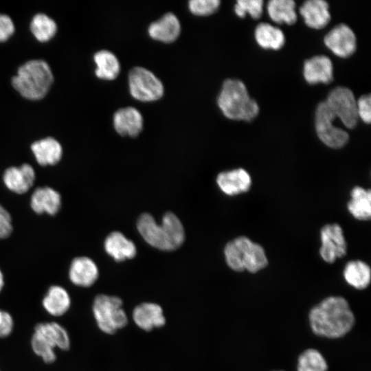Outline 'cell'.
Segmentation results:
<instances>
[{
  "mask_svg": "<svg viewBox=\"0 0 371 371\" xmlns=\"http://www.w3.org/2000/svg\"><path fill=\"white\" fill-rule=\"evenodd\" d=\"M227 265L234 271L256 273L268 263L262 247L245 236L229 242L224 250Z\"/></svg>",
  "mask_w": 371,
  "mask_h": 371,
  "instance_id": "obj_5",
  "label": "cell"
},
{
  "mask_svg": "<svg viewBox=\"0 0 371 371\" xmlns=\"http://www.w3.org/2000/svg\"><path fill=\"white\" fill-rule=\"evenodd\" d=\"M128 85L131 95L142 102H152L164 94L161 82L150 71L136 67L128 74Z\"/></svg>",
  "mask_w": 371,
  "mask_h": 371,
  "instance_id": "obj_8",
  "label": "cell"
},
{
  "mask_svg": "<svg viewBox=\"0 0 371 371\" xmlns=\"http://www.w3.org/2000/svg\"><path fill=\"white\" fill-rule=\"evenodd\" d=\"M267 8L270 19L277 23L293 25L297 21L295 3L292 0H271Z\"/></svg>",
  "mask_w": 371,
  "mask_h": 371,
  "instance_id": "obj_27",
  "label": "cell"
},
{
  "mask_svg": "<svg viewBox=\"0 0 371 371\" xmlns=\"http://www.w3.org/2000/svg\"><path fill=\"white\" fill-rule=\"evenodd\" d=\"M148 32L152 38L169 43L179 37L181 25L175 14L167 13L157 21L152 23L148 27Z\"/></svg>",
  "mask_w": 371,
  "mask_h": 371,
  "instance_id": "obj_22",
  "label": "cell"
},
{
  "mask_svg": "<svg viewBox=\"0 0 371 371\" xmlns=\"http://www.w3.org/2000/svg\"><path fill=\"white\" fill-rule=\"evenodd\" d=\"M30 30L38 41L46 42L54 36L57 26L55 21L48 16L38 14L32 20Z\"/></svg>",
  "mask_w": 371,
  "mask_h": 371,
  "instance_id": "obj_30",
  "label": "cell"
},
{
  "mask_svg": "<svg viewBox=\"0 0 371 371\" xmlns=\"http://www.w3.org/2000/svg\"><path fill=\"white\" fill-rule=\"evenodd\" d=\"M216 182L225 194L233 196L248 191L251 179L245 170L238 168L221 172L217 176Z\"/></svg>",
  "mask_w": 371,
  "mask_h": 371,
  "instance_id": "obj_20",
  "label": "cell"
},
{
  "mask_svg": "<svg viewBox=\"0 0 371 371\" xmlns=\"http://www.w3.org/2000/svg\"><path fill=\"white\" fill-rule=\"evenodd\" d=\"M370 190L361 187H355L351 192V199L348 203V209L357 219L367 221L371 216Z\"/></svg>",
  "mask_w": 371,
  "mask_h": 371,
  "instance_id": "obj_26",
  "label": "cell"
},
{
  "mask_svg": "<svg viewBox=\"0 0 371 371\" xmlns=\"http://www.w3.org/2000/svg\"><path fill=\"white\" fill-rule=\"evenodd\" d=\"M4 286V276L1 269H0V292Z\"/></svg>",
  "mask_w": 371,
  "mask_h": 371,
  "instance_id": "obj_38",
  "label": "cell"
},
{
  "mask_svg": "<svg viewBox=\"0 0 371 371\" xmlns=\"http://www.w3.org/2000/svg\"><path fill=\"white\" fill-rule=\"evenodd\" d=\"M98 268L95 262L87 256L75 257L69 267V278L75 285L89 287L98 280Z\"/></svg>",
  "mask_w": 371,
  "mask_h": 371,
  "instance_id": "obj_16",
  "label": "cell"
},
{
  "mask_svg": "<svg viewBox=\"0 0 371 371\" xmlns=\"http://www.w3.org/2000/svg\"><path fill=\"white\" fill-rule=\"evenodd\" d=\"M263 3L262 0H238L234 5V12L240 18L248 14L253 19H258L262 16Z\"/></svg>",
  "mask_w": 371,
  "mask_h": 371,
  "instance_id": "obj_32",
  "label": "cell"
},
{
  "mask_svg": "<svg viewBox=\"0 0 371 371\" xmlns=\"http://www.w3.org/2000/svg\"><path fill=\"white\" fill-rule=\"evenodd\" d=\"M42 304L48 313L53 316H60L69 308L71 298L65 288L52 285L48 289Z\"/></svg>",
  "mask_w": 371,
  "mask_h": 371,
  "instance_id": "obj_24",
  "label": "cell"
},
{
  "mask_svg": "<svg viewBox=\"0 0 371 371\" xmlns=\"http://www.w3.org/2000/svg\"><path fill=\"white\" fill-rule=\"evenodd\" d=\"M306 25L313 29L325 27L330 21L328 3L323 0H308L300 8Z\"/></svg>",
  "mask_w": 371,
  "mask_h": 371,
  "instance_id": "obj_18",
  "label": "cell"
},
{
  "mask_svg": "<svg viewBox=\"0 0 371 371\" xmlns=\"http://www.w3.org/2000/svg\"><path fill=\"white\" fill-rule=\"evenodd\" d=\"M12 232V216L8 210L0 203V240L8 238Z\"/></svg>",
  "mask_w": 371,
  "mask_h": 371,
  "instance_id": "obj_34",
  "label": "cell"
},
{
  "mask_svg": "<svg viewBox=\"0 0 371 371\" xmlns=\"http://www.w3.org/2000/svg\"><path fill=\"white\" fill-rule=\"evenodd\" d=\"M92 311L98 327L106 334H114L128 324L123 301L117 296L98 295L94 298Z\"/></svg>",
  "mask_w": 371,
  "mask_h": 371,
  "instance_id": "obj_7",
  "label": "cell"
},
{
  "mask_svg": "<svg viewBox=\"0 0 371 371\" xmlns=\"http://www.w3.org/2000/svg\"><path fill=\"white\" fill-rule=\"evenodd\" d=\"M303 75L310 85L329 84L333 80V63L326 56H315L304 62Z\"/></svg>",
  "mask_w": 371,
  "mask_h": 371,
  "instance_id": "obj_17",
  "label": "cell"
},
{
  "mask_svg": "<svg viewBox=\"0 0 371 371\" xmlns=\"http://www.w3.org/2000/svg\"><path fill=\"white\" fill-rule=\"evenodd\" d=\"M104 247L106 252L117 262L133 258L136 254L135 244L120 232L109 234Z\"/></svg>",
  "mask_w": 371,
  "mask_h": 371,
  "instance_id": "obj_23",
  "label": "cell"
},
{
  "mask_svg": "<svg viewBox=\"0 0 371 371\" xmlns=\"http://www.w3.org/2000/svg\"><path fill=\"white\" fill-rule=\"evenodd\" d=\"M217 102L223 115L233 120L250 122L259 113L258 103L249 96L245 84L236 79L223 82Z\"/></svg>",
  "mask_w": 371,
  "mask_h": 371,
  "instance_id": "obj_3",
  "label": "cell"
},
{
  "mask_svg": "<svg viewBox=\"0 0 371 371\" xmlns=\"http://www.w3.org/2000/svg\"><path fill=\"white\" fill-rule=\"evenodd\" d=\"M14 32V25L10 16L0 14V42L8 40Z\"/></svg>",
  "mask_w": 371,
  "mask_h": 371,
  "instance_id": "obj_36",
  "label": "cell"
},
{
  "mask_svg": "<svg viewBox=\"0 0 371 371\" xmlns=\"http://www.w3.org/2000/svg\"><path fill=\"white\" fill-rule=\"evenodd\" d=\"M328 365L324 356L317 350H304L297 361V371H327Z\"/></svg>",
  "mask_w": 371,
  "mask_h": 371,
  "instance_id": "obj_31",
  "label": "cell"
},
{
  "mask_svg": "<svg viewBox=\"0 0 371 371\" xmlns=\"http://www.w3.org/2000/svg\"><path fill=\"white\" fill-rule=\"evenodd\" d=\"M2 180L8 190L16 194H23L34 186L36 171L33 166L27 163L19 166H10L3 171Z\"/></svg>",
  "mask_w": 371,
  "mask_h": 371,
  "instance_id": "obj_13",
  "label": "cell"
},
{
  "mask_svg": "<svg viewBox=\"0 0 371 371\" xmlns=\"http://www.w3.org/2000/svg\"><path fill=\"white\" fill-rule=\"evenodd\" d=\"M131 317L135 324L144 331L161 328L166 322L161 306L152 302H144L135 306Z\"/></svg>",
  "mask_w": 371,
  "mask_h": 371,
  "instance_id": "obj_14",
  "label": "cell"
},
{
  "mask_svg": "<svg viewBox=\"0 0 371 371\" xmlns=\"http://www.w3.org/2000/svg\"><path fill=\"white\" fill-rule=\"evenodd\" d=\"M137 228L147 243L164 251L177 249L185 239L181 222L175 214L170 212L164 214L160 225L150 214H142L137 219Z\"/></svg>",
  "mask_w": 371,
  "mask_h": 371,
  "instance_id": "obj_2",
  "label": "cell"
},
{
  "mask_svg": "<svg viewBox=\"0 0 371 371\" xmlns=\"http://www.w3.org/2000/svg\"><path fill=\"white\" fill-rule=\"evenodd\" d=\"M221 1L218 0H192L188 3L190 12L197 16H207L215 12Z\"/></svg>",
  "mask_w": 371,
  "mask_h": 371,
  "instance_id": "obj_33",
  "label": "cell"
},
{
  "mask_svg": "<svg viewBox=\"0 0 371 371\" xmlns=\"http://www.w3.org/2000/svg\"><path fill=\"white\" fill-rule=\"evenodd\" d=\"M309 321L315 334L335 339L344 336L352 329L355 316L345 298L331 296L311 310Z\"/></svg>",
  "mask_w": 371,
  "mask_h": 371,
  "instance_id": "obj_1",
  "label": "cell"
},
{
  "mask_svg": "<svg viewBox=\"0 0 371 371\" xmlns=\"http://www.w3.org/2000/svg\"><path fill=\"white\" fill-rule=\"evenodd\" d=\"M344 277L350 286L357 289H364L370 282V269L362 261H350L344 268Z\"/></svg>",
  "mask_w": 371,
  "mask_h": 371,
  "instance_id": "obj_28",
  "label": "cell"
},
{
  "mask_svg": "<svg viewBox=\"0 0 371 371\" xmlns=\"http://www.w3.org/2000/svg\"><path fill=\"white\" fill-rule=\"evenodd\" d=\"M335 119V116L325 102H322L317 105L315 125L318 137L328 147L340 148L348 143L349 135L346 131L333 124Z\"/></svg>",
  "mask_w": 371,
  "mask_h": 371,
  "instance_id": "obj_9",
  "label": "cell"
},
{
  "mask_svg": "<svg viewBox=\"0 0 371 371\" xmlns=\"http://www.w3.org/2000/svg\"><path fill=\"white\" fill-rule=\"evenodd\" d=\"M97 68L95 74L103 80H112L116 78L120 73V66L116 56L109 51L101 50L93 56Z\"/></svg>",
  "mask_w": 371,
  "mask_h": 371,
  "instance_id": "obj_29",
  "label": "cell"
},
{
  "mask_svg": "<svg viewBox=\"0 0 371 371\" xmlns=\"http://www.w3.org/2000/svg\"><path fill=\"white\" fill-rule=\"evenodd\" d=\"M254 36L258 45L265 49L278 50L285 43L283 32L266 23H261L256 26Z\"/></svg>",
  "mask_w": 371,
  "mask_h": 371,
  "instance_id": "obj_25",
  "label": "cell"
},
{
  "mask_svg": "<svg viewBox=\"0 0 371 371\" xmlns=\"http://www.w3.org/2000/svg\"><path fill=\"white\" fill-rule=\"evenodd\" d=\"M31 150L36 162L41 166L57 164L63 154L61 144L51 137L34 142L31 145Z\"/></svg>",
  "mask_w": 371,
  "mask_h": 371,
  "instance_id": "obj_19",
  "label": "cell"
},
{
  "mask_svg": "<svg viewBox=\"0 0 371 371\" xmlns=\"http://www.w3.org/2000/svg\"><path fill=\"white\" fill-rule=\"evenodd\" d=\"M12 317L6 311L0 310V338L8 336L12 331Z\"/></svg>",
  "mask_w": 371,
  "mask_h": 371,
  "instance_id": "obj_37",
  "label": "cell"
},
{
  "mask_svg": "<svg viewBox=\"0 0 371 371\" xmlns=\"http://www.w3.org/2000/svg\"><path fill=\"white\" fill-rule=\"evenodd\" d=\"M322 246L319 250L322 259L328 263L346 254V243L341 227L338 224H328L321 229Z\"/></svg>",
  "mask_w": 371,
  "mask_h": 371,
  "instance_id": "obj_11",
  "label": "cell"
},
{
  "mask_svg": "<svg viewBox=\"0 0 371 371\" xmlns=\"http://www.w3.org/2000/svg\"><path fill=\"white\" fill-rule=\"evenodd\" d=\"M53 80L48 64L41 60H32L19 68L17 74L12 79V85L23 97L40 100L47 94Z\"/></svg>",
  "mask_w": 371,
  "mask_h": 371,
  "instance_id": "obj_4",
  "label": "cell"
},
{
  "mask_svg": "<svg viewBox=\"0 0 371 371\" xmlns=\"http://www.w3.org/2000/svg\"><path fill=\"white\" fill-rule=\"evenodd\" d=\"M113 125L116 132L120 135L136 137L142 130L143 118L136 109L126 107L115 112Z\"/></svg>",
  "mask_w": 371,
  "mask_h": 371,
  "instance_id": "obj_21",
  "label": "cell"
},
{
  "mask_svg": "<svg viewBox=\"0 0 371 371\" xmlns=\"http://www.w3.org/2000/svg\"><path fill=\"white\" fill-rule=\"evenodd\" d=\"M31 345L36 355L44 362H54L56 356L54 348L67 350L70 346V339L67 330L56 322L38 324L34 328Z\"/></svg>",
  "mask_w": 371,
  "mask_h": 371,
  "instance_id": "obj_6",
  "label": "cell"
},
{
  "mask_svg": "<svg viewBox=\"0 0 371 371\" xmlns=\"http://www.w3.org/2000/svg\"><path fill=\"white\" fill-rule=\"evenodd\" d=\"M325 45L336 56L348 58L357 49V38L352 29L341 23L334 27L324 36Z\"/></svg>",
  "mask_w": 371,
  "mask_h": 371,
  "instance_id": "obj_12",
  "label": "cell"
},
{
  "mask_svg": "<svg viewBox=\"0 0 371 371\" xmlns=\"http://www.w3.org/2000/svg\"><path fill=\"white\" fill-rule=\"evenodd\" d=\"M358 117L366 123L371 121V98L370 95H363L357 100Z\"/></svg>",
  "mask_w": 371,
  "mask_h": 371,
  "instance_id": "obj_35",
  "label": "cell"
},
{
  "mask_svg": "<svg viewBox=\"0 0 371 371\" xmlns=\"http://www.w3.org/2000/svg\"><path fill=\"white\" fill-rule=\"evenodd\" d=\"M30 205L37 214L54 216L61 209L62 196L59 192L50 186H39L32 192Z\"/></svg>",
  "mask_w": 371,
  "mask_h": 371,
  "instance_id": "obj_15",
  "label": "cell"
},
{
  "mask_svg": "<svg viewBox=\"0 0 371 371\" xmlns=\"http://www.w3.org/2000/svg\"><path fill=\"white\" fill-rule=\"evenodd\" d=\"M328 109L348 128H354L358 122L357 100L352 91L344 87L333 89L324 101Z\"/></svg>",
  "mask_w": 371,
  "mask_h": 371,
  "instance_id": "obj_10",
  "label": "cell"
}]
</instances>
